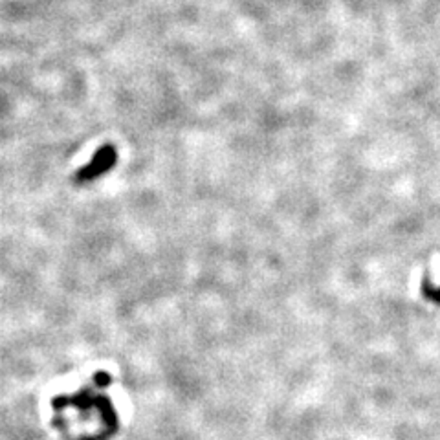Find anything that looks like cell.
<instances>
[{
  "label": "cell",
  "instance_id": "6da1fadb",
  "mask_svg": "<svg viewBox=\"0 0 440 440\" xmlns=\"http://www.w3.org/2000/svg\"><path fill=\"white\" fill-rule=\"evenodd\" d=\"M422 292H424L425 299H430L431 303H435L440 306V286H431L430 281H424V284H422Z\"/></svg>",
  "mask_w": 440,
  "mask_h": 440
}]
</instances>
